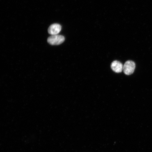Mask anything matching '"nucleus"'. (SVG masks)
Returning <instances> with one entry per match:
<instances>
[{
  "mask_svg": "<svg viewBox=\"0 0 152 152\" xmlns=\"http://www.w3.org/2000/svg\"><path fill=\"white\" fill-rule=\"evenodd\" d=\"M65 40L64 36L61 35H53L48 39V42L52 45H58L61 44Z\"/></svg>",
  "mask_w": 152,
  "mask_h": 152,
  "instance_id": "nucleus-1",
  "label": "nucleus"
},
{
  "mask_svg": "<svg viewBox=\"0 0 152 152\" xmlns=\"http://www.w3.org/2000/svg\"><path fill=\"white\" fill-rule=\"evenodd\" d=\"M61 26L58 24H54L52 25L49 27L48 33L52 35H58L61 31Z\"/></svg>",
  "mask_w": 152,
  "mask_h": 152,
  "instance_id": "nucleus-3",
  "label": "nucleus"
},
{
  "mask_svg": "<svg viewBox=\"0 0 152 152\" xmlns=\"http://www.w3.org/2000/svg\"><path fill=\"white\" fill-rule=\"evenodd\" d=\"M111 68L115 73H120L123 71V66L121 62L115 61L112 63Z\"/></svg>",
  "mask_w": 152,
  "mask_h": 152,
  "instance_id": "nucleus-4",
  "label": "nucleus"
},
{
  "mask_svg": "<svg viewBox=\"0 0 152 152\" xmlns=\"http://www.w3.org/2000/svg\"><path fill=\"white\" fill-rule=\"evenodd\" d=\"M135 64L132 61H128L123 66V71L125 75H130L134 73L135 69Z\"/></svg>",
  "mask_w": 152,
  "mask_h": 152,
  "instance_id": "nucleus-2",
  "label": "nucleus"
}]
</instances>
